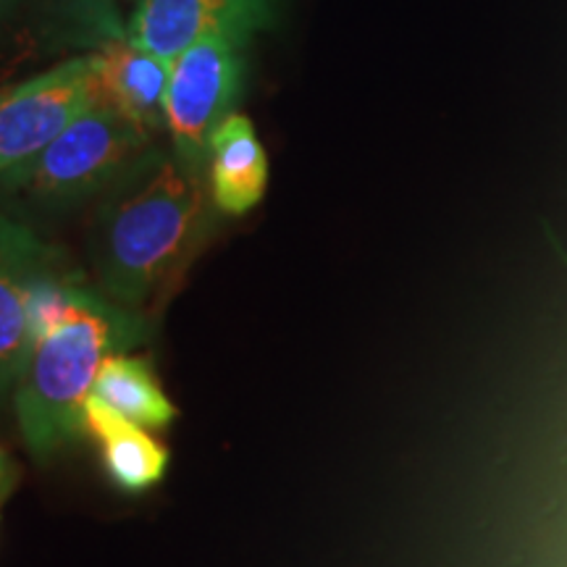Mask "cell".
Masks as SVG:
<instances>
[{
  "label": "cell",
  "mask_w": 567,
  "mask_h": 567,
  "mask_svg": "<svg viewBox=\"0 0 567 567\" xmlns=\"http://www.w3.org/2000/svg\"><path fill=\"white\" fill-rule=\"evenodd\" d=\"M252 30L221 27L197 40L172 63L166 92V126L176 155L203 166L210 155V137L231 113L243 84V48Z\"/></svg>",
  "instance_id": "277c9868"
},
{
  "label": "cell",
  "mask_w": 567,
  "mask_h": 567,
  "mask_svg": "<svg viewBox=\"0 0 567 567\" xmlns=\"http://www.w3.org/2000/svg\"><path fill=\"white\" fill-rule=\"evenodd\" d=\"M118 38L105 0H0V82L69 48Z\"/></svg>",
  "instance_id": "8992f818"
},
{
  "label": "cell",
  "mask_w": 567,
  "mask_h": 567,
  "mask_svg": "<svg viewBox=\"0 0 567 567\" xmlns=\"http://www.w3.org/2000/svg\"><path fill=\"white\" fill-rule=\"evenodd\" d=\"M145 339L134 310L76 284L66 313L32 347L17 386L19 431L34 457L48 460L87 434L84 402L111 354Z\"/></svg>",
  "instance_id": "7a4b0ae2"
},
{
  "label": "cell",
  "mask_w": 567,
  "mask_h": 567,
  "mask_svg": "<svg viewBox=\"0 0 567 567\" xmlns=\"http://www.w3.org/2000/svg\"><path fill=\"white\" fill-rule=\"evenodd\" d=\"M40 274L32 243L0 245V392L19 384L32 354L30 292Z\"/></svg>",
  "instance_id": "8fae6325"
},
{
  "label": "cell",
  "mask_w": 567,
  "mask_h": 567,
  "mask_svg": "<svg viewBox=\"0 0 567 567\" xmlns=\"http://www.w3.org/2000/svg\"><path fill=\"white\" fill-rule=\"evenodd\" d=\"M210 195L216 210L245 216L264 200L268 155L245 113H229L210 137Z\"/></svg>",
  "instance_id": "9c48e42d"
},
{
  "label": "cell",
  "mask_w": 567,
  "mask_h": 567,
  "mask_svg": "<svg viewBox=\"0 0 567 567\" xmlns=\"http://www.w3.org/2000/svg\"><path fill=\"white\" fill-rule=\"evenodd\" d=\"M95 101L92 53L71 55L30 80L0 87V174L45 151Z\"/></svg>",
  "instance_id": "5b68a950"
},
{
  "label": "cell",
  "mask_w": 567,
  "mask_h": 567,
  "mask_svg": "<svg viewBox=\"0 0 567 567\" xmlns=\"http://www.w3.org/2000/svg\"><path fill=\"white\" fill-rule=\"evenodd\" d=\"M84 429L101 444L103 465L113 484L126 494H140L161 484L168 471V450L151 431L126 421L95 396L84 402Z\"/></svg>",
  "instance_id": "30bf717a"
},
{
  "label": "cell",
  "mask_w": 567,
  "mask_h": 567,
  "mask_svg": "<svg viewBox=\"0 0 567 567\" xmlns=\"http://www.w3.org/2000/svg\"><path fill=\"white\" fill-rule=\"evenodd\" d=\"M264 19L266 0H140L124 34L132 45L174 63L213 30H255Z\"/></svg>",
  "instance_id": "52a82bcc"
},
{
  "label": "cell",
  "mask_w": 567,
  "mask_h": 567,
  "mask_svg": "<svg viewBox=\"0 0 567 567\" xmlns=\"http://www.w3.org/2000/svg\"><path fill=\"white\" fill-rule=\"evenodd\" d=\"M97 103L122 111L153 134L166 126V92L172 63L116 38L92 51Z\"/></svg>",
  "instance_id": "ba28073f"
},
{
  "label": "cell",
  "mask_w": 567,
  "mask_h": 567,
  "mask_svg": "<svg viewBox=\"0 0 567 567\" xmlns=\"http://www.w3.org/2000/svg\"><path fill=\"white\" fill-rule=\"evenodd\" d=\"M151 145V130L95 101L45 151L0 174V179L13 193L34 200L74 203L116 182L130 166H137Z\"/></svg>",
  "instance_id": "3957f363"
},
{
  "label": "cell",
  "mask_w": 567,
  "mask_h": 567,
  "mask_svg": "<svg viewBox=\"0 0 567 567\" xmlns=\"http://www.w3.org/2000/svg\"><path fill=\"white\" fill-rule=\"evenodd\" d=\"M210 182L200 166L161 158L124 184L97 216L92 260L105 297L137 313L187 268L210 229Z\"/></svg>",
  "instance_id": "6da1fadb"
},
{
  "label": "cell",
  "mask_w": 567,
  "mask_h": 567,
  "mask_svg": "<svg viewBox=\"0 0 567 567\" xmlns=\"http://www.w3.org/2000/svg\"><path fill=\"white\" fill-rule=\"evenodd\" d=\"M17 478H19L17 465H13L9 455L0 450V505H3L6 496L13 492V486H17Z\"/></svg>",
  "instance_id": "4fadbf2b"
},
{
  "label": "cell",
  "mask_w": 567,
  "mask_h": 567,
  "mask_svg": "<svg viewBox=\"0 0 567 567\" xmlns=\"http://www.w3.org/2000/svg\"><path fill=\"white\" fill-rule=\"evenodd\" d=\"M90 396L147 431L166 429L179 415L163 392L153 365L145 358H134L126 352L111 354L105 360L90 389Z\"/></svg>",
  "instance_id": "7c38bea8"
}]
</instances>
